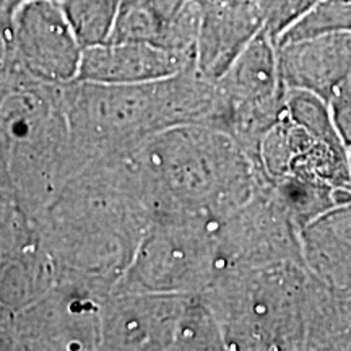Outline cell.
Instances as JSON below:
<instances>
[{"label":"cell","instance_id":"obj_13","mask_svg":"<svg viewBox=\"0 0 351 351\" xmlns=\"http://www.w3.org/2000/svg\"><path fill=\"white\" fill-rule=\"evenodd\" d=\"M202 20L195 46L197 69L217 82L262 32L257 0H197Z\"/></svg>","mask_w":351,"mask_h":351},{"label":"cell","instance_id":"obj_28","mask_svg":"<svg viewBox=\"0 0 351 351\" xmlns=\"http://www.w3.org/2000/svg\"><path fill=\"white\" fill-rule=\"evenodd\" d=\"M257 2H258V0H257Z\"/></svg>","mask_w":351,"mask_h":351},{"label":"cell","instance_id":"obj_15","mask_svg":"<svg viewBox=\"0 0 351 351\" xmlns=\"http://www.w3.org/2000/svg\"><path fill=\"white\" fill-rule=\"evenodd\" d=\"M280 75L288 90H304L330 103L351 72V33L276 44Z\"/></svg>","mask_w":351,"mask_h":351},{"label":"cell","instance_id":"obj_9","mask_svg":"<svg viewBox=\"0 0 351 351\" xmlns=\"http://www.w3.org/2000/svg\"><path fill=\"white\" fill-rule=\"evenodd\" d=\"M300 228L262 182L243 207L217 219L219 275L232 269L302 263Z\"/></svg>","mask_w":351,"mask_h":351},{"label":"cell","instance_id":"obj_8","mask_svg":"<svg viewBox=\"0 0 351 351\" xmlns=\"http://www.w3.org/2000/svg\"><path fill=\"white\" fill-rule=\"evenodd\" d=\"M217 88L221 103L218 129L230 134L258 169L261 143L282 116L287 98L276 44L269 34L262 29L245 46L218 78Z\"/></svg>","mask_w":351,"mask_h":351},{"label":"cell","instance_id":"obj_26","mask_svg":"<svg viewBox=\"0 0 351 351\" xmlns=\"http://www.w3.org/2000/svg\"><path fill=\"white\" fill-rule=\"evenodd\" d=\"M350 169H351V148H350Z\"/></svg>","mask_w":351,"mask_h":351},{"label":"cell","instance_id":"obj_11","mask_svg":"<svg viewBox=\"0 0 351 351\" xmlns=\"http://www.w3.org/2000/svg\"><path fill=\"white\" fill-rule=\"evenodd\" d=\"M10 38L20 64L39 80L64 85L77 80L83 46L64 7L56 0H26L12 12Z\"/></svg>","mask_w":351,"mask_h":351},{"label":"cell","instance_id":"obj_5","mask_svg":"<svg viewBox=\"0 0 351 351\" xmlns=\"http://www.w3.org/2000/svg\"><path fill=\"white\" fill-rule=\"evenodd\" d=\"M99 350H226L202 295L114 288L103 307Z\"/></svg>","mask_w":351,"mask_h":351},{"label":"cell","instance_id":"obj_18","mask_svg":"<svg viewBox=\"0 0 351 351\" xmlns=\"http://www.w3.org/2000/svg\"><path fill=\"white\" fill-rule=\"evenodd\" d=\"M269 186L300 231L328 210L351 202V191L337 189L322 181L285 178Z\"/></svg>","mask_w":351,"mask_h":351},{"label":"cell","instance_id":"obj_25","mask_svg":"<svg viewBox=\"0 0 351 351\" xmlns=\"http://www.w3.org/2000/svg\"><path fill=\"white\" fill-rule=\"evenodd\" d=\"M337 2H351V0H337Z\"/></svg>","mask_w":351,"mask_h":351},{"label":"cell","instance_id":"obj_22","mask_svg":"<svg viewBox=\"0 0 351 351\" xmlns=\"http://www.w3.org/2000/svg\"><path fill=\"white\" fill-rule=\"evenodd\" d=\"M333 117H335L337 127L341 138L345 140V143L351 148V104L350 103H335L330 104Z\"/></svg>","mask_w":351,"mask_h":351},{"label":"cell","instance_id":"obj_16","mask_svg":"<svg viewBox=\"0 0 351 351\" xmlns=\"http://www.w3.org/2000/svg\"><path fill=\"white\" fill-rule=\"evenodd\" d=\"M302 263L333 288L351 287V202L328 210L302 228Z\"/></svg>","mask_w":351,"mask_h":351},{"label":"cell","instance_id":"obj_27","mask_svg":"<svg viewBox=\"0 0 351 351\" xmlns=\"http://www.w3.org/2000/svg\"><path fill=\"white\" fill-rule=\"evenodd\" d=\"M348 289H350V291H351V287H350V288H348Z\"/></svg>","mask_w":351,"mask_h":351},{"label":"cell","instance_id":"obj_7","mask_svg":"<svg viewBox=\"0 0 351 351\" xmlns=\"http://www.w3.org/2000/svg\"><path fill=\"white\" fill-rule=\"evenodd\" d=\"M219 271L217 219L156 217L114 288L202 295Z\"/></svg>","mask_w":351,"mask_h":351},{"label":"cell","instance_id":"obj_10","mask_svg":"<svg viewBox=\"0 0 351 351\" xmlns=\"http://www.w3.org/2000/svg\"><path fill=\"white\" fill-rule=\"evenodd\" d=\"M108 295L90 285L57 280L26 309L23 345L32 350H99Z\"/></svg>","mask_w":351,"mask_h":351},{"label":"cell","instance_id":"obj_20","mask_svg":"<svg viewBox=\"0 0 351 351\" xmlns=\"http://www.w3.org/2000/svg\"><path fill=\"white\" fill-rule=\"evenodd\" d=\"M351 33V2L319 0L296 21L276 44L324 36V34Z\"/></svg>","mask_w":351,"mask_h":351},{"label":"cell","instance_id":"obj_24","mask_svg":"<svg viewBox=\"0 0 351 351\" xmlns=\"http://www.w3.org/2000/svg\"><path fill=\"white\" fill-rule=\"evenodd\" d=\"M5 5V8L8 10V5H10V0H0V7Z\"/></svg>","mask_w":351,"mask_h":351},{"label":"cell","instance_id":"obj_12","mask_svg":"<svg viewBox=\"0 0 351 351\" xmlns=\"http://www.w3.org/2000/svg\"><path fill=\"white\" fill-rule=\"evenodd\" d=\"M197 0H121L111 43H148L195 56L200 29Z\"/></svg>","mask_w":351,"mask_h":351},{"label":"cell","instance_id":"obj_23","mask_svg":"<svg viewBox=\"0 0 351 351\" xmlns=\"http://www.w3.org/2000/svg\"><path fill=\"white\" fill-rule=\"evenodd\" d=\"M26 2V0H10V5H8V12H13L20 3ZM56 2H62V0H56Z\"/></svg>","mask_w":351,"mask_h":351},{"label":"cell","instance_id":"obj_3","mask_svg":"<svg viewBox=\"0 0 351 351\" xmlns=\"http://www.w3.org/2000/svg\"><path fill=\"white\" fill-rule=\"evenodd\" d=\"M130 155L153 218L219 219L243 207L263 182L243 147L212 125L173 127Z\"/></svg>","mask_w":351,"mask_h":351},{"label":"cell","instance_id":"obj_19","mask_svg":"<svg viewBox=\"0 0 351 351\" xmlns=\"http://www.w3.org/2000/svg\"><path fill=\"white\" fill-rule=\"evenodd\" d=\"M60 3L83 49L109 41L121 0H62Z\"/></svg>","mask_w":351,"mask_h":351},{"label":"cell","instance_id":"obj_6","mask_svg":"<svg viewBox=\"0 0 351 351\" xmlns=\"http://www.w3.org/2000/svg\"><path fill=\"white\" fill-rule=\"evenodd\" d=\"M258 171L267 184L300 178L351 191L350 148L330 103L311 91L287 88L282 116L261 143Z\"/></svg>","mask_w":351,"mask_h":351},{"label":"cell","instance_id":"obj_4","mask_svg":"<svg viewBox=\"0 0 351 351\" xmlns=\"http://www.w3.org/2000/svg\"><path fill=\"white\" fill-rule=\"evenodd\" d=\"M311 274L304 263L223 271L202 293L231 351H302Z\"/></svg>","mask_w":351,"mask_h":351},{"label":"cell","instance_id":"obj_2","mask_svg":"<svg viewBox=\"0 0 351 351\" xmlns=\"http://www.w3.org/2000/svg\"><path fill=\"white\" fill-rule=\"evenodd\" d=\"M62 88L73 148L83 166L134 150L153 135L178 125L218 129L221 114L217 82L202 75L195 60L155 82L101 85L73 80Z\"/></svg>","mask_w":351,"mask_h":351},{"label":"cell","instance_id":"obj_1","mask_svg":"<svg viewBox=\"0 0 351 351\" xmlns=\"http://www.w3.org/2000/svg\"><path fill=\"white\" fill-rule=\"evenodd\" d=\"M33 221L57 280L111 293L153 221L130 150L90 161Z\"/></svg>","mask_w":351,"mask_h":351},{"label":"cell","instance_id":"obj_17","mask_svg":"<svg viewBox=\"0 0 351 351\" xmlns=\"http://www.w3.org/2000/svg\"><path fill=\"white\" fill-rule=\"evenodd\" d=\"M311 351H351V291L311 275L306 301V341Z\"/></svg>","mask_w":351,"mask_h":351},{"label":"cell","instance_id":"obj_21","mask_svg":"<svg viewBox=\"0 0 351 351\" xmlns=\"http://www.w3.org/2000/svg\"><path fill=\"white\" fill-rule=\"evenodd\" d=\"M317 2L319 0H258L263 20L262 29L276 44Z\"/></svg>","mask_w":351,"mask_h":351},{"label":"cell","instance_id":"obj_14","mask_svg":"<svg viewBox=\"0 0 351 351\" xmlns=\"http://www.w3.org/2000/svg\"><path fill=\"white\" fill-rule=\"evenodd\" d=\"M195 60L148 43H104L85 47L77 80L101 85H135L161 80L181 72Z\"/></svg>","mask_w":351,"mask_h":351}]
</instances>
